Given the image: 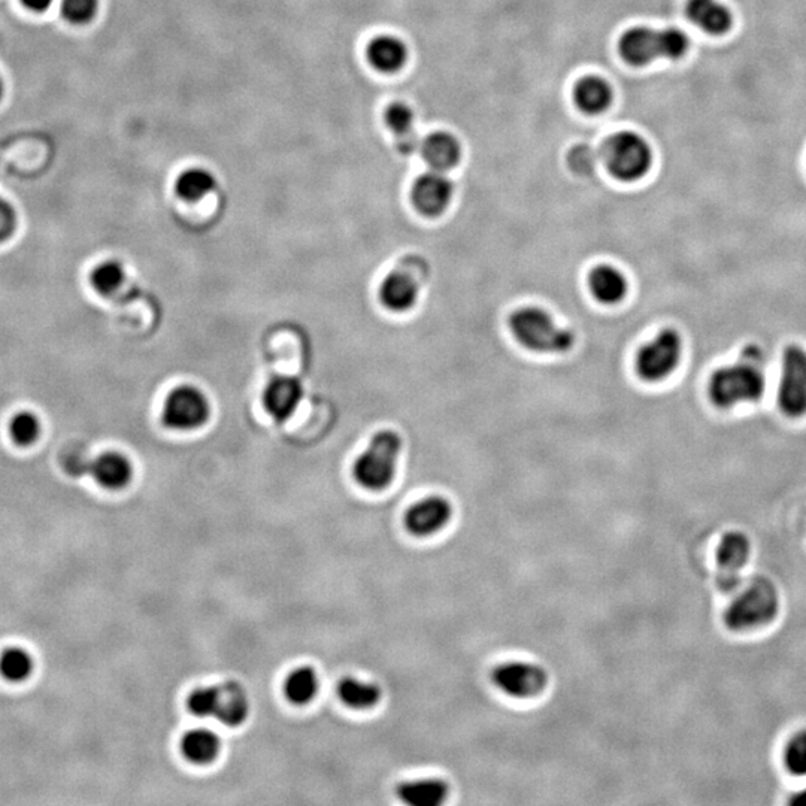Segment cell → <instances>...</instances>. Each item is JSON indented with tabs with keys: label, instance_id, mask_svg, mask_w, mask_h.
<instances>
[{
	"label": "cell",
	"instance_id": "6da1fadb",
	"mask_svg": "<svg viewBox=\"0 0 806 806\" xmlns=\"http://www.w3.org/2000/svg\"><path fill=\"white\" fill-rule=\"evenodd\" d=\"M759 351H748L741 362L718 369L709 380L708 395L718 408L757 402L765 393V375Z\"/></svg>",
	"mask_w": 806,
	"mask_h": 806
},
{
	"label": "cell",
	"instance_id": "7a4b0ae2",
	"mask_svg": "<svg viewBox=\"0 0 806 806\" xmlns=\"http://www.w3.org/2000/svg\"><path fill=\"white\" fill-rule=\"evenodd\" d=\"M509 329L523 347L536 353L563 354L575 344L571 330L560 327L548 312L533 306L517 309L509 317Z\"/></svg>",
	"mask_w": 806,
	"mask_h": 806
},
{
	"label": "cell",
	"instance_id": "3957f363",
	"mask_svg": "<svg viewBox=\"0 0 806 806\" xmlns=\"http://www.w3.org/2000/svg\"><path fill=\"white\" fill-rule=\"evenodd\" d=\"M689 47V36L680 29L635 27L620 39L621 56L633 66H645L659 59H681Z\"/></svg>",
	"mask_w": 806,
	"mask_h": 806
},
{
	"label": "cell",
	"instance_id": "277c9868",
	"mask_svg": "<svg viewBox=\"0 0 806 806\" xmlns=\"http://www.w3.org/2000/svg\"><path fill=\"white\" fill-rule=\"evenodd\" d=\"M402 451L401 436L392 430H383L372 438L365 453L354 463V478L360 486L380 492L392 484Z\"/></svg>",
	"mask_w": 806,
	"mask_h": 806
},
{
	"label": "cell",
	"instance_id": "5b68a950",
	"mask_svg": "<svg viewBox=\"0 0 806 806\" xmlns=\"http://www.w3.org/2000/svg\"><path fill=\"white\" fill-rule=\"evenodd\" d=\"M780 608L777 590L769 581L757 578L727 608L724 621L732 630H751L771 623Z\"/></svg>",
	"mask_w": 806,
	"mask_h": 806
},
{
	"label": "cell",
	"instance_id": "8992f818",
	"mask_svg": "<svg viewBox=\"0 0 806 806\" xmlns=\"http://www.w3.org/2000/svg\"><path fill=\"white\" fill-rule=\"evenodd\" d=\"M604 159L617 180L632 183L644 177L653 163L650 145L633 132L615 133L606 141Z\"/></svg>",
	"mask_w": 806,
	"mask_h": 806
},
{
	"label": "cell",
	"instance_id": "52a82bcc",
	"mask_svg": "<svg viewBox=\"0 0 806 806\" xmlns=\"http://www.w3.org/2000/svg\"><path fill=\"white\" fill-rule=\"evenodd\" d=\"M683 354V341L674 329L662 330L641 348L636 357V372L648 383H659L677 369Z\"/></svg>",
	"mask_w": 806,
	"mask_h": 806
},
{
	"label": "cell",
	"instance_id": "ba28073f",
	"mask_svg": "<svg viewBox=\"0 0 806 806\" xmlns=\"http://www.w3.org/2000/svg\"><path fill=\"white\" fill-rule=\"evenodd\" d=\"M427 274L429 268L426 262L420 257H408L401 268L387 275L381 284L380 298L384 306L395 312L411 309L417 302L420 287L423 286Z\"/></svg>",
	"mask_w": 806,
	"mask_h": 806
},
{
	"label": "cell",
	"instance_id": "9c48e42d",
	"mask_svg": "<svg viewBox=\"0 0 806 806\" xmlns=\"http://www.w3.org/2000/svg\"><path fill=\"white\" fill-rule=\"evenodd\" d=\"M778 403L787 417L806 415V351L798 345L784 351Z\"/></svg>",
	"mask_w": 806,
	"mask_h": 806
},
{
	"label": "cell",
	"instance_id": "30bf717a",
	"mask_svg": "<svg viewBox=\"0 0 806 806\" xmlns=\"http://www.w3.org/2000/svg\"><path fill=\"white\" fill-rule=\"evenodd\" d=\"M208 417V399L201 390L195 389V387H178L166 398L163 421L172 429H198L203 426Z\"/></svg>",
	"mask_w": 806,
	"mask_h": 806
},
{
	"label": "cell",
	"instance_id": "8fae6325",
	"mask_svg": "<svg viewBox=\"0 0 806 806\" xmlns=\"http://www.w3.org/2000/svg\"><path fill=\"white\" fill-rule=\"evenodd\" d=\"M492 678L499 690L512 698L520 699L541 695L548 684L545 669L532 663H505L493 671Z\"/></svg>",
	"mask_w": 806,
	"mask_h": 806
},
{
	"label": "cell",
	"instance_id": "7c38bea8",
	"mask_svg": "<svg viewBox=\"0 0 806 806\" xmlns=\"http://www.w3.org/2000/svg\"><path fill=\"white\" fill-rule=\"evenodd\" d=\"M750 557V542L742 533H727L717 551L718 586L724 592L735 590L741 581V571Z\"/></svg>",
	"mask_w": 806,
	"mask_h": 806
},
{
	"label": "cell",
	"instance_id": "4fadbf2b",
	"mask_svg": "<svg viewBox=\"0 0 806 806\" xmlns=\"http://www.w3.org/2000/svg\"><path fill=\"white\" fill-rule=\"evenodd\" d=\"M453 517V505L441 496L423 499L408 509L405 526L411 535L423 538L444 529Z\"/></svg>",
	"mask_w": 806,
	"mask_h": 806
},
{
	"label": "cell",
	"instance_id": "5bb4252c",
	"mask_svg": "<svg viewBox=\"0 0 806 806\" xmlns=\"http://www.w3.org/2000/svg\"><path fill=\"white\" fill-rule=\"evenodd\" d=\"M453 198V183L442 172L421 175L412 187V202L421 214L436 217L442 214Z\"/></svg>",
	"mask_w": 806,
	"mask_h": 806
},
{
	"label": "cell",
	"instance_id": "9a60e30c",
	"mask_svg": "<svg viewBox=\"0 0 806 806\" xmlns=\"http://www.w3.org/2000/svg\"><path fill=\"white\" fill-rule=\"evenodd\" d=\"M302 398L301 381L293 377H277L266 387L263 393V405L275 420L283 423L295 414Z\"/></svg>",
	"mask_w": 806,
	"mask_h": 806
},
{
	"label": "cell",
	"instance_id": "2e32d148",
	"mask_svg": "<svg viewBox=\"0 0 806 806\" xmlns=\"http://www.w3.org/2000/svg\"><path fill=\"white\" fill-rule=\"evenodd\" d=\"M108 490L124 489L133 477L132 463L123 454L108 451L93 460H87L86 474Z\"/></svg>",
	"mask_w": 806,
	"mask_h": 806
},
{
	"label": "cell",
	"instance_id": "e0dca14e",
	"mask_svg": "<svg viewBox=\"0 0 806 806\" xmlns=\"http://www.w3.org/2000/svg\"><path fill=\"white\" fill-rule=\"evenodd\" d=\"M686 14L693 24L709 35H724L732 29V14L718 0H689Z\"/></svg>",
	"mask_w": 806,
	"mask_h": 806
},
{
	"label": "cell",
	"instance_id": "ac0fdd59",
	"mask_svg": "<svg viewBox=\"0 0 806 806\" xmlns=\"http://www.w3.org/2000/svg\"><path fill=\"white\" fill-rule=\"evenodd\" d=\"M250 712L247 692L235 681L217 686V706L214 717L224 726L238 727L247 720Z\"/></svg>",
	"mask_w": 806,
	"mask_h": 806
},
{
	"label": "cell",
	"instance_id": "d6986e66",
	"mask_svg": "<svg viewBox=\"0 0 806 806\" xmlns=\"http://www.w3.org/2000/svg\"><path fill=\"white\" fill-rule=\"evenodd\" d=\"M421 154L427 165L433 171L444 172L454 168L459 163L460 150L459 141L447 132H436L427 136L421 142Z\"/></svg>",
	"mask_w": 806,
	"mask_h": 806
},
{
	"label": "cell",
	"instance_id": "ffe728a7",
	"mask_svg": "<svg viewBox=\"0 0 806 806\" xmlns=\"http://www.w3.org/2000/svg\"><path fill=\"white\" fill-rule=\"evenodd\" d=\"M408 51L401 39L383 35L372 39L368 47V60L377 71L393 74L403 68Z\"/></svg>",
	"mask_w": 806,
	"mask_h": 806
},
{
	"label": "cell",
	"instance_id": "44dd1931",
	"mask_svg": "<svg viewBox=\"0 0 806 806\" xmlns=\"http://www.w3.org/2000/svg\"><path fill=\"white\" fill-rule=\"evenodd\" d=\"M414 111L406 103H393L387 108L386 123L398 139V150L412 154L420 150L421 142L414 129Z\"/></svg>",
	"mask_w": 806,
	"mask_h": 806
},
{
	"label": "cell",
	"instance_id": "7402d4cb",
	"mask_svg": "<svg viewBox=\"0 0 806 806\" xmlns=\"http://www.w3.org/2000/svg\"><path fill=\"white\" fill-rule=\"evenodd\" d=\"M589 286L593 296L606 305L620 302L627 293V281L614 266H596L590 272Z\"/></svg>",
	"mask_w": 806,
	"mask_h": 806
},
{
	"label": "cell",
	"instance_id": "603a6c76",
	"mask_svg": "<svg viewBox=\"0 0 806 806\" xmlns=\"http://www.w3.org/2000/svg\"><path fill=\"white\" fill-rule=\"evenodd\" d=\"M450 787L442 780L409 781L398 789L403 804L412 806H439L447 801Z\"/></svg>",
	"mask_w": 806,
	"mask_h": 806
},
{
	"label": "cell",
	"instance_id": "cb8c5ba5",
	"mask_svg": "<svg viewBox=\"0 0 806 806\" xmlns=\"http://www.w3.org/2000/svg\"><path fill=\"white\" fill-rule=\"evenodd\" d=\"M220 739L208 729H195L187 732L181 741V751L189 762L208 765L220 753Z\"/></svg>",
	"mask_w": 806,
	"mask_h": 806
},
{
	"label": "cell",
	"instance_id": "d4e9b609",
	"mask_svg": "<svg viewBox=\"0 0 806 806\" xmlns=\"http://www.w3.org/2000/svg\"><path fill=\"white\" fill-rule=\"evenodd\" d=\"M575 102L587 114H599L612 102V90L599 77H586L575 87Z\"/></svg>",
	"mask_w": 806,
	"mask_h": 806
},
{
	"label": "cell",
	"instance_id": "484cf974",
	"mask_svg": "<svg viewBox=\"0 0 806 806\" xmlns=\"http://www.w3.org/2000/svg\"><path fill=\"white\" fill-rule=\"evenodd\" d=\"M338 695L345 705L357 711L374 708L381 701L380 687L356 678H344L339 683Z\"/></svg>",
	"mask_w": 806,
	"mask_h": 806
},
{
	"label": "cell",
	"instance_id": "4316f807",
	"mask_svg": "<svg viewBox=\"0 0 806 806\" xmlns=\"http://www.w3.org/2000/svg\"><path fill=\"white\" fill-rule=\"evenodd\" d=\"M215 187H217V181L211 172L202 168H192L187 169L178 177L175 189L184 201L198 202L211 195Z\"/></svg>",
	"mask_w": 806,
	"mask_h": 806
},
{
	"label": "cell",
	"instance_id": "83f0119b",
	"mask_svg": "<svg viewBox=\"0 0 806 806\" xmlns=\"http://www.w3.org/2000/svg\"><path fill=\"white\" fill-rule=\"evenodd\" d=\"M90 283L98 295L103 298H114L126 283V272L117 260H106L93 269Z\"/></svg>",
	"mask_w": 806,
	"mask_h": 806
},
{
	"label": "cell",
	"instance_id": "f1b7e54d",
	"mask_svg": "<svg viewBox=\"0 0 806 806\" xmlns=\"http://www.w3.org/2000/svg\"><path fill=\"white\" fill-rule=\"evenodd\" d=\"M318 675L314 669L303 666L289 675L284 686L287 699L295 705H306L315 698L318 693Z\"/></svg>",
	"mask_w": 806,
	"mask_h": 806
},
{
	"label": "cell",
	"instance_id": "f546056e",
	"mask_svg": "<svg viewBox=\"0 0 806 806\" xmlns=\"http://www.w3.org/2000/svg\"><path fill=\"white\" fill-rule=\"evenodd\" d=\"M33 672V659L23 648H8L0 656V674L11 683L26 681Z\"/></svg>",
	"mask_w": 806,
	"mask_h": 806
},
{
	"label": "cell",
	"instance_id": "4dcf8cb0",
	"mask_svg": "<svg viewBox=\"0 0 806 806\" xmlns=\"http://www.w3.org/2000/svg\"><path fill=\"white\" fill-rule=\"evenodd\" d=\"M39 433H41V424H39L38 417L32 412L23 411L15 414L9 423V435H11L12 441L21 447L32 445L39 438Z\"/></svg>",
	"mask_w": 806,
	"mask_h": 806
},
{
	"label": "cell",
	"instance_id": "1f68e13d",
	"mask_svg": "<svg viewBox=\"0 0 806 806\" xmlns=\"http://www.w3.org/2000/svg\"><path fill=\"white\" fill-rule=\"evenodd\" d=\"M63 17L72 24H86L99 9V0H62Z\"/></svg>",
	"mask_w": 806,
	"mask_h": 806
},
{
	"label": "cell",
	"instance_id": "d6a6232c",
	"mask_svg": "<svg viewBox=\"0 0 806 806\" xmlns=\"http://www.w3.org/2000/svg\"><path fill=\"white\" fill-rule=\"evenodd\" d=\"M784 762L793 775H806V732L798 733L787 745Z\"/></svg>",
	"mask_w": 806,
	"mask_h": 806
},
{
	"label": "cell",
	"instance_id": "836d02e7",
	"mask_svg": "<svg viewBox=\"0 0 806 806\" xmlns=\"http://www.w3.org/2000/svg\"><path fill=\"white\" fill-rule=\"evenodd\" d=\"M217 687H201L190 695L189 708L198 717H214Z\"/></svg>",
	"mask_w": 806,
	"mask_h": 806
},
{
	"label": "cell",
	"instance_id": "e575fe53",
	"mask_svg": "<svg viewBox=\"0 0 806 806\" xmlns=\"http://www.w3.org/2000/svg\"><path fill=\"white\" fill-rule=\"evenodd\" d=\"M17 229V214L11 203L0 198V244L8 241Z\"/></svg>",
	"mask_w": 806,
	"mask_h": 806
},
{
	"label": "cell",
	"instance_id": "d590c367",
	"mask_svg": "<svg viewBox=\"0 0 806 806\" xmlns=\"http://www.w3.org/2000/svg\"><path fill=\"white\" fill-rule=\"evenodd\" d=\"M21 2H23L24 6L30 9V11L42 12L50 8L53 0H21Z\"/></svg>",
	"mask_w": 806,
	"mask_h": 806
},
{
	"label": "cell",
	"instance_id": "8d00e7d4",
	"mask_svg": "<svg viewBox=\"0 0 806 806\" xmlns=\"http://www.w3.org/2000/svg\"><path fill=\"white\" fill-rule=\"evenodd\" d=\"M790 804L796 806H806V789L799 792L798 795L793 796Z\"/></svg>",
	"mask_w": 806,
	"mask_h": 806
},
{
	"label": "cell",
	"instance_id": "74e56055",
	"mask_svg": "<svg viewBox=\"0 0 806 806\" xmlns=\"http://www.w3.org/2000/svg\"><path fill=\"white\" fill-rule=\"evenodd\" d=\"M2 96H3V81L2 77H0V99H2Z\"/></svg>",
	"mask_w": 806,
	"mask_h": 806
}]
</instances>
